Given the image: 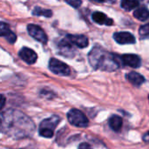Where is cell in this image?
<instances>
[{
	"label": "cell",
	"mask_w": 149,
	"mask_h": 149,
	"mask_svg": "<svg viewBox=\"0 0 149 149\" xmlns=\"http://www.w3.org/2000/svg\"><path fill=\"white\" fill-rule=\"evenodd\" d=\"M34 129L32 120L22 112L10 109L1 114V131L8 136L15 139L30 137Z\"/></svg>",
	"instance_id": "6da1fadb"
},
{
	"label": "cell",
	"mask_w": 149,
	"mask_h": 149,
	"mask_svg": "<svg viewBox=\"0 0 149 149\" xmlns=\"http://www.w3.org/2000/svg\"><path fill=\"white\" fill-rule=\"evenodd\" d=\"M89 62L95 69H101L104 71H115L120 67L121 57L116 54L109 53L100 47H93L89 52Z\"/></svg>",
	"instance_id": "7a4b0ae2"
},
{
	"label": "cell",
	"mask_w": 149,
	"mask_h": 149,
	"mask_svg": "<svg viewBox=\"0 0 149 149\" xmlns=\"http://www.w3.org/2000/svg\"><path fill=\"white\" fill-rule=\"evenodd\" d=\"M60 121V118L57 115H53L51 118L44 120L38 128V133L40 136L45 138H52L54 134V129Z\"/></svg>",
	"instance_id": "3957f363"
},
{
	"label": "cell",
	"mask_w": 149,
	"mask_h": 149,
	"mask_svg": "<svg viewBox=\"0 0 149 149\" xmlns=\"http://www.w3.org/2000/svg\"><path fill=\"white\" fill-rule=\"evenodd\" d=\"M67 120L71 125L77 127H86L88 126L87 117L78 109H72L67 113Z\"/></svg>",
	"instance_id": "277c9868"
},
{
	"label": "cell",
	"mask_w": 149,
	"mask_h": 149,
	"mask_svg": "<svg viewBox=\"0 0 149 149\" xmlns=\"http://www.w3.org/2000/svg\"><path fill=\"white\" fill-rule=\"evenodd\" d=\"M49 68L50 70L59 76H69L71 74L70 67L65 64L64 62L57 59V58H51L49 61Z\"/></svg>",
	"instance_id": "5b68a950"
},
{
	"label": "cell",
	"mask_w": 149,
	"mask_h": 149,
	"mask_svg": "<svg viewBox=\"0 0 149 149\" xmlns=\"http://www.w3.org/2000/svg\"><path fill=\"white\" fill-rule=\"evenodd\" d=\"M27 31L31 37H32L33 38H35L36 40H38V42H40L42 44H46V42L48 40L47 36H46L45 31L42 28H40L38 25L31 24L27 26Z\"/></svg>",
	"instance_id": "8992f818"
},
{
	"label": "cell",
	"mask_w": 149,
	"mask_h": 149,
	"mask_svg": "<svg viewBox=\"0 0 149 149\" xmlns=\"http://www.w3.org/2000/svg\"><path fill=\"white\" fill-rule=\"evenodd\" d=\"M114 40L120 45H127V44H134L136 39L134 36L127 31H120V32H115L113 34Z\"/></svg>",
	"instance_id": "52a82bcc"
},
{
	"label": "cell",
	"mask_w": 149,
	"mask_h": 149,
	"mask_svg": "<svg viewBox=\"0 0 149 149\" xmlns=\"http://www.w3.org/2000/svg\"><path fill=\"white\" fill-rule=\"evenodd\" d=\"M18 55H19V57H20V58L22 60H24L25 63H27L29 65L34 64L37 61V58H38L37 53L33 50H31L30 48H27V47L22 48L19 51Z\"/></svg>",
	"instance_id": "ba28073f"
},
{
	"label": "cell",
	"mask_w": 149,
	"mask_h": 149,
	"mask_svg": "<svg viewBox=\"0 0 149 149\" xmlns=\"http://www.w3.org/2000/svg\"><path fill=\"white\" fill-rule=\"evenodd\" d=\"M66 39L71 44H73L77 47H79V48H86L89 45L88 38L85 35H72V34H68L66 36Z\"/></svg>",
	"instance_id": "9c48e42d"
},
{
	"label": "cell",
	"mask_w": 149,
	"mask_h": 149,
	"mask_svg": "<svg viewBox=\"0 0 149 149\" xmlns=\"http://www.w3.org/2000/svg\"><path fill=\"white\" fill-rule=\"evenodd\" d=\"M121 61L123 65H128L133 68H138L141 65V59L135 54H124L121 56Z\"/></svg>",
	"instance_id": "30bf717a"
},
{
	"label": "cell",
	"mask_w": 149,
	"mask_h": 149,
	"mask_svg": "<svg viewBox=\"0 0 149 149\" xmlns=\"http://www.w3.org/2000/svg\"><path fill=\"white\" fill-rule=\"evenodd\" d=\"M0 34L10 44H14L17 40L16 34L10 30L9 25L3 22H1V24H0Z\"/></svg>",
	"instance_id": "8fae6325"
},
{
	"label": "cell",
	"mask_w": 149,
	"mask_h": 149,
	"mask_svg": "<svg viewBox=\"0 0 149 149\" xmlns=\"http://www.w3.org/2000/svg\"><path fill=\"white\" fill-rule=\"evenodd\" d=\"M93 20L99 24H106V25H112L113 24V19L109 18L106 14L100 11H96L92 15Z\"/></svg>",
	"instance_id": "7c38bea8"
},
{
	"label": "cell",
	"mask_w": 149,
	"mask_h": 149,
	"mask_svg": "<svg viewBox=\"0 0 149 149\" xmlns=\"http://www.w3.org/2000/svg\"><path fill=\"white\" fill-rule=\"evenodd\" d=\"M127 78L128 81L135 86H140L145 82V78L141 74L135 72H129L127 75Z\"/></svg>",
	"instance_id": "4fadbf2b"
},
{
	"label": "cell",
	"mask_w": 149,
	"mask_h": 149,
	"mask_svg": "<svg viewBox=\"0 0 149 149\" xmlns=\"http://www.w3.org/2000/svg\"><path fill=\"white\" fill-rule=\"evenodd\" d=\"M122 125H123V121H122V119L120 116L113 115L109 120V126L114 132L120 131V129L122 127Z\"/></svg>",
	"instance_id": "5bb4252c"
},
{
	"label": "cell",
	"mask_w": 149,
	"mask_h": 149,
	"mask_svg": "<svg viewBox=\"0 0 149 149\" xmlns=\"http://www.w3.org/2000/svg\"><path fill=\"white\" fill-rule=\"evenodd\" d=\"M134 16L135 18L141 20V21H146L147 19H148L149 17V11L145 7H139L138 9H136L134 12Z\"/></svg>",
	"instance_id": "9a60e30c"
},
{
	"label": "cell",
	"mask_w": 149,
	"mask_h": 149,
	"mask_svg": "<svg viewBox=\"0 0 149 149\" xmlns=\"http://www.w3.org/2000/svg\"><path fill=\"white\" fill-rule=\"evenodd\" d=\"M139 5V0H121L120 6L125 10H131Z\"/></svg>",
	"instance_id": "2e32d148"
},
{
	"label": "cell",
	"mask_w": 149,
	"mask_h": 149,
	"mask_svg": "<svg viewBox=\"0 0 149 149\" xmlns=\"http://www.w3.org/2000/svg\"><path fill=\"white\" fill-rule=\"evenodd\" d=\"M32 14L35 16H43V17H50L52 16V11L51 10H45V9H41L40 7H36L33 10Z\"/></svg>",
	"instance_id": "e0dca14e"
},
{
	"label": "cell",
	"mask_w": 149,
	"mask_h": 149,
	"mask_svg": "<svg viewBox=\"0 0 149 149\" xmlns=\"http://www.w3.org/2000/svg\"><path fill=\"white\" fill-rule=\"evenodd\" d=\"M139 33H140L141 38H146L147 36H149V23L145 24V25H142L140 28Z\"/></svg>",
	"instance_id": "ac0fdd59"
},
{
	"label": "cell",
	"mask_w": 149,
	"mask_h": 149,
	"mask_svg": "<svg viewBox=\"0 0 149 149\" xmlns=\"http://www.w3.org/2000/svg\"><path fill=\"white\" fill-rule=\"evenodd\" d=\"M69 5H71L73 8H79L81 4H82V1L81 0H65Z\"/></svg>",
	"instance_id": "d6986e66"
},
{
	"label": "cell",
	"mask_w": 149,
	"mask_h": 149,
	"mask_svg": "<svg viewBox=\"0 0 149 149\" xmlns=\"http://www.w3.org/2000/svg\"><path fill=\"white\" fill-rule=\"evenodd\" d=\"M79 149H93L92 147L87 144V143H81L79 146Z\"/></svg>",
	"instance_id": "ffe728a7"
},
{
	"label": "cell",
	"mask_w": 149,
	"mask_h": 149,
	"mask_svg": "<svg viewBox=\"0 0 149 149\" xmlns=\"http://www.w3.org/2000/svg\"><path fill=\"white\" fill-rule=\"evenodd\" d=\"M143 141H144L145 142L149 143V132H148L147 134H144V136H143Z\"/></svg>",
	"instance_id": "44dd1931"
},
{
	"label": "cell",
	"mask_w": 149,
	"mask_h": 149,
	"mask_svg": "<svg viewBox=\"0 0 149 149\" xmlns=\"http://www.w3.org/2000/svg\"><path fill=\"white\" fill-rule=\"evenodd\" d=\"M1 99H2V104H1V108L3 109V105H4V101H5V100H4V97H3V95H2V96H1Z\"/></svg>",
	"instance_id": "7402d4cb"
},
{
	"label": "cell",
	"mask_w": 149,
	"mask_h": 149,
	"mask_svg": "<svg viewBox=\"0 0 149 149\" xmlns=\"http://www.w3.org/2000/svg\"><path fill=\"white\" fill-rule=\"evenodd\" d=\"M95 2H99V3H102V2H105L106 0H93Z\"/></svg>",
	"instance_id": "603a6c76"
},
{
	"label": "cell",
	"mask_w": 149,
	"mask_h": 149,
	"mask_svg": "<svg viewBox=\"0 0 149 149\" xmlns=\"http://www.w3.org/2000/svg\"><path fill=\"white\" fill-rule=\"evenodd\" d=\"M148 100H149V96H148Z\"/></svg>",
	"instance_id": "cb8c5ba5"
}]
</instances>
